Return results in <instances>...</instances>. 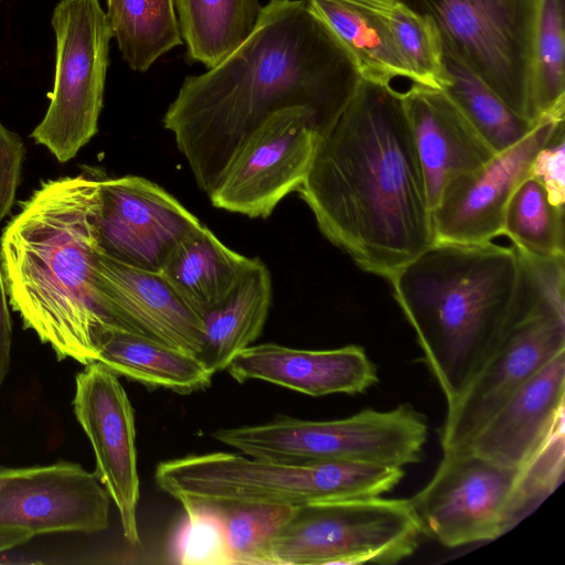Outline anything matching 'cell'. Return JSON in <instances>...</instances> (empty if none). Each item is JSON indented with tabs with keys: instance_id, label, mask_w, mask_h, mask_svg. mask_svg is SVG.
<instances>
[{
	"instance_id": "obj_1",
	"label": "cell",
	"mask_w": 565,
	"mask_h": 565,
	"mask_svg": "<svg viewBox=\"0 0 565 565\" xmlns=\"http://www.w3.org/2000/svg\"><path fill=\"white\" fill-rule=\"evenodd\" d=\"M360 79L348 53L306 0H269L244 42L206 72L184 78L162 122L209 196L267 116L309 107L322 132Z\"/></svg>"
},
{
	"instance_id": "obj_2",
	"label": "cell",
	"mask_w": 565,
	"mask_h": 565,
	"mask_svg": "<svg viewBox=\"0 0 565 565\" xmlns=\"http://www.w3.org/2000/svg\"><path fill=\"white\" fill-rule=\"evenodd\" d=\"M297 192L321 234L370 274L388 279L434 243L402 93L391 85L360 79L319 135Z\"/></svg>"
},
{
	"instance_id": "obj_3",
	"label": "cell",
	"mask_w": 565,
	"mask_h": 565,
	"mask_svg": "<svg viewBox=\"0 0 565 565\" xmlns=\"http://www.w3.org/2000/svg\"><path fill=\"white\" fill-rule=\"evenodd\" d=\"M551 265L515 246L434 242L388 279L450 404L539 302Z\"/></svg>"
},
{
	"instance_id": "obj_4",
	"label": "cell",
	"mask_w": 565,
	"mask_h": 565,
	"mask_svg": "<svg viewBox=\"0 0 565 565\" xmlns=\"http://www.w3.org/2000/svg\"><path fill=\"white\" fill-rule=\"evenodd\" d=\"M100 180L81 173L42 181L0 236L9 303L23 329L58 361L83 365L98 362L99 334L114 328L93 286Z\"/></svg>"
},
{
	"instance_id": "obj_5",
	"label": "cell",
	"mask_w": 565,
	"mask_h": 565,
	"mask_svg": "<svg viewBox=\"0 0 565 565\" xmlns=\"http://www.w3.org/2000/svg\"><path fill=\"white\" fill-rule=\"evenodd\" d=\"M564 472L565 425L518 467L467 449L443 452L430 480L409 501L424 534L459 547L513 530L559 487Z\"/></svg>"
},
{
	"instance_id": "obj_6",
	"label": "cell",
	"mask_w": 565,
	"mask_h": 565,
	"mask_svg": "<svg viewBox=\"0 0 565 565\" xmlns=\"http://www.w3.org/2000/svg\"><path fill=\"white\" fill-rule=\"evenodd\" d=\"M403 468L355 461L286 463L231 452L161 461L154 479L182 507L280 504L295 508L391 492Z\"/></svg>"
},
{
	"instance_id": "obj_7",
	"label": "cell",
	"mask_w": 565,
	"mask_h": 565,
	"mask_svg": "<svg viewBox=\"0 0 565 565\" xmlns=\"http://www.w3.org/2000/svg\"><path fill=\"white\" fill-rule=\"evenodd\" d=\"M428 427L424 413L402 403L387 411L364 408L332 420L279 417L264 424L221 428L212 436L263 460L355 461L404 468L422 461Z\"/></svg>"
},
{
	"instance_id": "obj_8",
	"label": "cell",
	"mask_w": 565,
	"mask_h": 565,
	"mask_svg": "<svg viewBox=\"0 0 565 565\" xmlns=\"http://www.w3.org/2000/svg\"><path fill=\"white\" fill-rule=\"evenodd\" d=\"M424 535L409 499L366 497L298 508L257 564H396Z\"/></svg>"
},
{
	"instance_id": "obj_9",
	"label": "cell",
	"mask_w": 565,
	"mask_h": 565,
	"mask_svg": "<svg viewBox=\"0 0 565 565\" xmlns=\"http://www.w3.org/2000/svg\"><path fill=\"white\" fill-rule=\"evenodd\" d=\"M436 24L443 49L476 73L513 111L533 107L534 46L543 0H399Z\"/></svg>"
},
{
	"instance_id": "obj_10",
	"label": "cell",
	"mask_w": 565,
	"mask_h": 565,
	"mask_svg": "<svg viewBox=\"0 0 565 565\" xmlns=\"http://www.w3.org/2000/svg\"><path fill=\"white\" fill-rule=\"evenodd\" d=\"M51 24L56 41L53 89L31 138L65 163L98 131L113 35L99 0H61Z\"/></svg>"
},
{
	"instance_id": "obj_11",
	"label": "cell",
	"mask_w": 565,
	"mask_h": 565,
	"mask_svg": "<svg viewBox=\"0 0 565 565\" xmlns=\"http://www.w3.org/2000/svg\"><path fill=\"white\" fill-rule=\"evenodd\" d=\"M564 290L565 279L553 282L459 395L447 404L439 430L443 452L465 447L515 390L565 351Z\"/></svg>"
},
{
	"instance_id": "obj_12",
	"label": "cell",
	"mask_w": 565,
	"mask_h": 565,
	"mask_svg": "<svg viewBox=\"0 0 565 565\" xmlns=\"http://www.w3.org/2000/svg\"><path fill=\"white\" fill-rule=\"evenodd\" d=\"M321 132L316 113L294 106L267 116L244 140L209 195L213 206L266 218L305 182Z\"/></svg>"
},
{
	"instance_id": "obj_13",
	"label": "cell",
	"mask_w": 565,
	"mask_h": 565,
	"mask_svg": "<svg viewBox=\"0 0 565 565\" xmlns=\"http://www.w3.org/2000/svg\"><path fill=\"white\" fill-rule=\"evenodd\" d=\"M562 124L564 115L541 116L523 139L450 181L431 210L434 242L486 243L501 236L512 193Z\"/></svg>"
},
{
	"instance_id": "obj_14",
	"label": "cell",
	"mask_w": 565,
	"mask_h": 565,
	"mask_svg": "<svg viewBox=\"0 0 565 565\" xmlns=\"http://www.w3.org/2000/svg\"><path fill=\"white\" fill-rule=\"evenodd\" d=\"M74 415L94 450L95 475L115 503L125 539L140 543L134 409L118 375L100 362L84 365L75 376Z\"/></svg>"
},
{
	"instance_id": "obj_15",
	"label": "cell",
	"mask_w": 565,
	"mask_h": 565,
	"mask_svg": "<svg viewBox=\"0 0 565 565\" xmlns=\"http://www.w3.org/2000/svg\"><path fill=\"white\" fill-rule=\"evenodd\" d=\"M100 248L132 266L159 273L201 221L159 184L139 175L100 180Z\"/></svg>"
},
{
	"instance_id": "obj_16",
	"label": "cell",
	"mask_w": 565,
	"mask_h": 565,
	"mask_svg": "<svg viewBox=\"0 0 565 565\" xmlns=\"http://www.w3.org/2000/svg\"><path fill=\"white\" fill-rule=\"evenodd\" d=\"M110 497L95 472L68 460L28 470L0 491V523L19 525L34 536L109 526Z\"/></svg>"
},
{
	"instance_id": "obj_17",
	"label": "cell",
	"mask_w": 565,
	"mask_h": 565,
	"mask_svg": "<svg viewBox=\"0 0 565 565\" xmlns=\"http://www.w3.org/2000/svg\"><path fill=\"white\" fill-rule=\"evenodd\" d=\"M93 286L100 309L115 329L199 355L203 319L159 273L127 264L99 248Z\"/></svg>"
},
{
	"instance_id": "obj_18",
	"label": "cell",
	"mask_w": 565,
	"mask_h": 565,
	"mask_svg": "<svg viewBox=\"0 0 565 565\" xmlns=\"http://www.w3.org/2000/svg\"><path fill=\"white\" fill-rule=\"evenodd\" d=\"M564 425L565 351L515 390L460 449L518 467Z\"/></svg>"
},
{
	"instance_id": "obj_19",
	"label": "cell",
	"mask_w": 565,
	"mask_h": 565,
	"mask_svg": "<svg viewBox=\"0 0 565 565\" xmlns=\"http://www.w3.org/2000/svg\"><path fill=\"white\" fill-rule=\"evenodd\" d=\"M402 103L420 162L430 212L446 185L495 153L444 89L412 83Z\"/></svg>"
},
{
	"instance_id": "obj_20",
	"label": "cell",
	"mask_w": 565,
	"mask_h": 565,
	"mask_svg": "<svg viewBox=\"0 0 565 565\" xmlns=\"http://www.w3.org/2000/svg\"><path fill=\"white\" fill-rule=\"evenodd\" d=\"M226 371L237 382L258 380L310 396L362 394L379 383V371L364 348L300 350L276 343L249 345Z\"/></svg>"
},
{
	"instance_id": "obj_21",
	"label": "cell",
	"mask_w": 565,
	"mask_h": 565,
	"mask_svg": "<svg viewBox=\"0 0 565 565\" xmlns=\"http://www.w3.org/2000/svg\"><path fill=\"white\" fill-rule=\"evenodd\" d=\"M255 260L227 247L202 224L177 246L159 274L203 318L230 297Z\"/></svg>"
},
{
	"instance_id": "obj_22",
	"label": "cell",
	"mask_w": 565,
	"mask_h": 565,
	"mask_svg": "<svg viewBox=\"0 0 565 565\" xmlns=\"http://www.w3.org/2000/svg\"><path fill=\"white\" fill-rule=\"evenodd\" d=\"M353 62L361 79L391 85L398 77L415 83L373 0H306Z\"/></svg>"
},
{
	"instance_id": "obj_23",
	"label": "cell",
	"mask_w": 565,
	"mask_h": 565,
	"mask_svg": "<svg viewBox=\"0 0 565 565\" xmlns=\"http://www.w3.org/2000/svg\"><path fill=\"white\" fill-rule=\"evenodd\" d=\"M98 353V362L115 374L179 394L210 387L214 375L195 354L120 329L100 332Z\"/></svg>"
},
{
	"instance_id": "obj_24",
	"label": "cell",
	"mask_w": 565,
	"mask_h": 565,
	"mask_svg": "<svg viewBox=\"0 0 565 565\" xmlns=\"http://www.w3.org/2000/svg\"><path fill=\"white\" fill-rule=\"evenodd\" d=\"M270 271L258 257L230 297L203 316L199 358L212 374L259 337L271 305Z\"/></svg>"
},
{
	"instance_id": "obj_25",
	"label": "cell",
	"mask_w": 565,
	"mask_h": 565,
	"mask_svg": "<svg viewBox=\"0 0 565 565\" xmlns=\"http://www.w3.org/2000/svg\"><path fill=\"white\" fill-rule=\"evenodd\" d=\"M188 56L211 68L254 30L260 0H173Z\"/></svg>"
},
{
	"instance_id": "obj_26",
	"label": "cell",
	"mask_w": 565,
	"mask_h": 565,
	"mask_svg": "<svg viewBox=\"0 0 565 565\" xmlns=\"http://www.w3.org/2000/svg\"><path fill=\"white\" fill-rule=\"evenodd\" d=\"M107 20L124 61L145 72L183 44L173 0H106Z\"/></svg>"
},
{
	"instance_id": "obj_27",
	"label": "cell",
	"mask_w": 565,
	"mask_h": 565,
	"mask_svg": "<svg viewBox=\"0 0 565 565\" xmlns=\"http://www.w3.org/2000/svg\"><path fill=\"white\" fill-rule=\"evenodd\" d=\"M450 83L446 90L497 153L523 139L537 124L513 111L476 73L443 49Z\"/></svg>"
},
{
	"instance_id": "obj_28",
	"label": "cell",
	"mask_w": 565,
	"mask_h": 565,
	"mask_svg": "<svg viewBox=\"0 0 565 565\" xmlns=\"http://www.w3.org/2000/svg\"><path fill=\"white\" fill-rule=\"evenodd\" d=\"M564 207L554 205L544 186L525 178L512 193L504 212L502 235L534 257L565 256Z\"/></svg>"
},
{
	"instance_id": "obj_29",
	"label": "cell",
	"mask_w": 565,
	"mask_h": 565,
	"mask_svg": "<svg viewBox=\"0 0 565 565\" xmlns=\"http://www.w3.org/2000/svg\"><path fill=\"white\" fill-rule=\"evenodd\" d=\"M391 36L411 67L415 83L445 89L450 79L445 67L440 34L434 21L399 0H373Z\"/></svg>"
},
{
	"instance_id": "obj_30",
	"label": "cell",
	"mask_w": 565,
	"mask_h": 565,
	"mask_svg": "<svg viewBox=\"0 0 565 565\" xmlns=\"http://www.w3.org/2000/svg\"><path fill=\"white\" fill-rule=\"evenodd\" d=\"M564 0H543L536 30L533 107L537 118L565 113Z\"/></svg>"
},
{
	"instance_id": "obj_31",
	"label": "cell",
	"mask_w": 565,
	"mask_h": 565,
	"mask_svg": "<svg viewBox=\"0 0 565 565\" xmlns=\"http://www.w3.org/2000/svg\"><path fill=\"white\" fill-rule=\"evenodd\" d=\"M215 508L222 519L234 564H257L264 547L291 521L298 510L280 504Z\"/></svg>"
},
{
	"instance_id": "obj_32",
	"label": "cell",
	"mask_w": 565,
	"mask_h": 565,
	"mask_svg": "<svg viewBox=\"0 0 565 565\" xmlns=\"http://www.w3.org/2000/svg\"><path fill=\"white\" fill-rule=\"evenodd\" d=\"M183 509L185 519L173 541V561L182 565L234 564L217 509L196 504Z\"/></svg>"
},
{
	"instance_id": "obj_33",
	"label": "cell",
	"mask_w": 565,
	"mask_h": 565,
	"mask_svg": "<svg viewBox=\"0 0 565 565\" xmlns=\"http://www.w3.org/2000/svg\"><path fill=\"white\" fill-rule=\"evenodd\" d=\"M562 124L550 141L535 154L530 177L537 180L546 190L550 201L564 207L565 202V140Z\"/></svg>"
},
{
	"instance_id": "obj_34",
	"label": "cell",
	"mask_w": 565,
	"mask_h": 565,
	"mask_svg": "<svg viewBox=\"0 0 565 565\" xmlns=\"http://www.w3.org/2000/svg\"><path fill=\"white\" fill-rule=\"evenodd\" d=\"M25 154L21 137L0 121V223L15 203Z\"/></svg>"
},
{
	"instance_id": "obj_35",
	"label": "cell",
	"mask_w": 565,
	"mask_h": 565,
	"mask_svg": "<svg viewBox=\"0 0 565 565\" xmlns=\"http://www.w3.org/2000/svg\"><path fill=\"white\" fill-rule=\"evenodd\" d=\"M12 330L10 303L0 266V390L10 369Z\"/></svg>"
},
{
	"instance_id": "obj_36",
	"label": "cell",
	"mask_w": 565,
	"mask_h": 565,
	"mask_svg": "<svg viewBox=\"0 0 565 565\" xmlns=\"http://www.w3.org/2000/svg\"><path fill=\"white\" fill-rule=\"evenodd\" d=\"M33 536L22 526L0 523V553L25 544Z\"/></svg>"
},
{
	"instance_id": "obj_37",
	"label": "cell",
	"mask_w": 565,
	"mask_h": 565,
	"mask_svg": "<svg viewBox=\"0 0 565 565\" xmlns=\"http://www.w3.org/2000/svg\"><path fill=\"white\" fill-rule=\"evenodd\" d=\"M28 470V467L22 468H8L0 467V491L6 486V483L12 478L24 473Z\"/></svg>"
}]
</instances>
